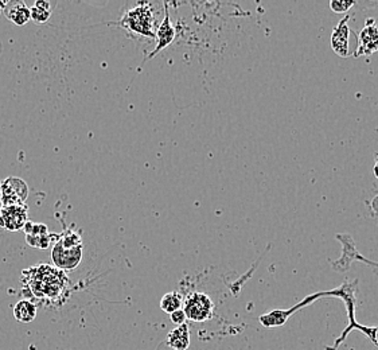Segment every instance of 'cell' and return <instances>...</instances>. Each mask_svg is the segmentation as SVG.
Returning a JSON list of instances; mask_svg holds the SVG:
<instances>
[{
  "instance_id": "6da1fadb",
  "label": "cell",
  "mask_w": 378,
  "mask_h": 350,
  "mask_svg": "<svg viewBox=\"0 0 378 350\" xmlns=\"http://www.w3.org/2000/svg\"><path fill=\"white\" fill-rule=\"evenodd\" d=\"M22 282L37 298L48 301L58 299L67 286V278L63 271L48 264L26 268L22 273Z\"/></svg>"
},
{
  "instance_id": "7a4b0ae2",
  "label": "cell",
  "mask_w": 378,
  "mask_h": 350,
  "mask_svg": "<svg viewBox=\"0 0 378 350\" xmlns=\"http://www.w3.org/2000/svg\"><path fill=\"white\" fill-rule=\"evenodd\" d=\"M82 239L79 233L72 229H66L51 249L54 267L63 272L76 270L82 260Z\"/></svg>"
},
{
  "instance_id": "3957f363",
  "label": "cell",
  "mask_w": 378,
  "mask_h": 350,
  "mask_svg": "<svg viewBox=\"0 0 378 350\" xmlns=\"http://www.w3.org/2000/svg\"><path fill=\"white\" fill-rule=\"evenodd\" d=\"M126 30L145 37H155L154 34V16L148 4H139L133 10H129L120 20Z\"/></svg>"
},
{
  "instance_id": "277c9868",
  "label": "cell",
  "mask_w": 378,
  "mask_h": 350,
  "mask_svg": "<svg viewBox=\"0 0 378 350\" xmlns=\"http://www.w3.org/2000/svg\"><path fill=\"white\" fill-rule=\"evenodd\" d=\"M182 310L191 322H206L213 318L214 302L209 295L195 291L183 299Z\"/></svg>"
},
{
  "instance_id": "5b68a950",
  "label": "cell",
  "mask_w": 378,
  "mask_h": 350,
  "mask_svg": "<svg viewBox=\"0 0 378 350\" xmlns=\"http://www.w3.org/2000/svg\"><path fill=\"white\" fill-rule=\"evenodd\" d=\"M29 197L27 183L16 176H8L0 182L1 207H13L25 204Z\"/></svg>"
},
{
  "instance_id": "8992f818",
  "label": "cell",
  "mask_w": 378,
  "mask_h": 350,
  "mask_svg": "<svg viewBox=\"0 0 378 350\" xmlns=\"http://www.w3.org/2000/svg\"><path fill=\"white\" fill-rule=\"evenodd\" d=\"M29 221V207L26 204L1 207L0 209V228L16 232L25 228Z\"/></svg>"
},
{
  "instance_id": "52a82bcc",
  "label": "cell",
  "mask_w": 378,
  "mask_h": 350,
  "mask_svg": "<svg viewBox=\"0 0 378 350\" xmlns=\"http://www.w3.org/2000/svg\"><path fill=\"white\" fill-rule=\"evenodd\" d=\"M376 51H378V26L373 19H369L358 35V46L354 56H372Z\"/></svg>"
},
{
  "instance_id": "ba28073f",
  "label": "cell",
  "mask_w": 378,
  "mask_h": 350,
  "mask_svg": "<svg viewBox=\"0 0 378 350\" xmlns=\"http://www.w3.org/2000/svg\"><path fill=\"white\" fill-rule=\"evenodd\" d=\"M348 20H350V16H345L331 34V48L339 57H345V58L351 54V48H350L351 30L347 25Z\"/></svg>"
},
{
  "instance_id": "9c48e42d",
  "label": "cell",
  "mask_w": 378,
  "mask_h": 350,
  "mask_svg": "<svg viewBox=\"0 0 378 350\" xmlns=\"http://www.w3.org/2000/svg\"><path fill=\"white\" fill-rule=\"evenodd\" d=\"M26 233V241L32 248H39V249H46L50 245V232L48 226L45 223H32L27 221L25 228Z\"/></svg>"
},
{
  "instance_id": "30bf717a",
  "label": "cell",
  "mask_w": 378,
  "mask_h": 350,
  "mask_svg": "<svg viewBox=\"0 0 378 350\" xmlns=\"http://www.w3.org/2000/svg\"><path fill=\"white\" fill-rule=\"evenodd\" d=\"M157 37V46L151 51V54L148 56L147 60L155 57L160 50H163L167 46H170L173 44L174 38H175V29L170 22V14L169 10H166V15L162 22V25L159 26L158 32L155 34Z\"/></svg>"
},
{
  "instance_id": "8fae6325",
  "label": "cell",
  "mask_w": 378,
  "mask_h": 350,
  "mask_svg": "<svg viewBox=\"0 0 378 350\" xmlns=\"http://www.w3.org/2000/svg\"><path fill=\"white\" fill-rule=\"evenodd\" d=\"M3 11L16 26H25L30 19V8L23 1H8Z\"/></svg>"
},
{
  "instance_id": "7c38bea8",
  "label": "cell",
  "mask_w": 378,
  "mask_h": 350,
  "mask_svg": "<svg viewBox=\"0 0 378 350\" xmlns=\"http://www.w3.org/2000/svg\"><path fill=\"white\" fill-rule=\"evenodd\" d=\"M167 345L173 350H188L190 346L189 326L185 323L182 326H176L167 335Z\"/></svg>"
},
{
  "instance_id": "4fadbf2b",
  "label": "cell",
  "mask_w": 378,
  "mask_h": 350,
  "mask_svg": "<svg viewBox=\"0 0 378 350\" xmlns=\"http://www.w3.org/2000/svg\"><path fill=\"white\" fill-rule=\"evenodd\" d=\"M14 317L20 323H30L37 317V306L30 299H22L14 306Z\"/></svg>"
},
{
  "instance_id": "5bb4252c",
  "label": "cell",
  "mask_w": 378,
  "mask_h": 350,
  "mask_svg": "<svg viewBox=\"0 0 378 350\" xmlns=\"http://www.w3.org/2000/svg\"><path fill=\"white\" fill-rule=\"evenodd\" d=\"M160 309L166 313V314H173L176 310H181L182 306H183V297L176 292V291H171V292H167L162 301H160Z\"/></svg>"
},
{
  "instance_id": "9a60e30c",
  "label": "cell",
  "mask_w": 378,
  "mask_h": 350,
  "mask_svg": "<svg viewBox=\"0 0 378 350\" xmlns=\"http://www.w3.org/2000/svg\"><path fill=\"white\" fill-rule=\"evenodd\" d=\"M50 16H51V11H48V10H44V8H39L35 6H32L30 8V19H32L34 23H37V25L46 23Z\"/></svg>"
},
{
  "instance_id": "2e32d148",
  "label": "cell",
  "mask_w": 378,
  "mask_h": 350,
  "mask_svg": "<svg viewBox=\"0 0 378 350\" xmlns=\"http://www.w3.org/2000/svg\"><path fill=\"white\" fill-rule=\"evenodd\" d=\"M354 4L353 0H331L330 8L335 14H345Z\"/></svg>"
},
{
  "instance_id": "e0dca14e",
  "label": "cell",
  "mask_w": 378,
  "mask_h": 350,
  "mask_svg": "<svg viewBox=\"0 0 378 350\" xmlns=\"http://www.w3.org/2000/svg\"><path fill=\"white\" fill-rule=\"evenodd\" d=\"M170 318H171V322H173L174 325H176V326H182V325H185L186 323V314L183 313V310L181 309V310H176L175 313H173V314H170Z\"/></svg>"
},
{
  "instance_id": "ac0fdd59",
  "label": "cell",
  "mask_w": 378,
  "mask_h": 350,
  "mask_svg": "<svg viewBox=\"0 0 378 350\" xmlns=\"http://www.w3.org/2000/svg\"><path fill=\"white\" fill-rule=\"evenodd\" d=\"M35 7H39V8H44V10H48V11H51V7H50V3L48 1H45V0H38V1H35V4H34Z\"/></svg>"
},
{
  "instance_id": "d6986e66",
  "label": "cell",
  "mask_w": 378,
  "mask_h": 350,
  "mask_svg": "<svg viewBox=\"0 0 378 350\" xmlns=\"http://www.w3.org/2000/svg\"><path fill=\"white\" fill-rule=\"evenodd\" d=\"M374 175L378 179V154H376V166H374Z\"/></svg>"
},
{
  "instance_id": "ffe728a7",
  "label": "cell",
  "mask_w": 378,
  "mask_h": 350,
  "mask_svg": "<svg viewBox=\"0 0 378 350\" xmlns=\"http://www.w3.org/2000/svg\"><path fill=\"white\" fill-rule=\"evenodd\" d=\"M373 205H374V207L377 209L378 212V197H376V198H374V201H373Z\"/></svg>"
},
{
  "instance_id": "44dd1931",
  "label": "cell",
  "mask_w": 378,
  "mask_h": 350,
  "mask_svg": "<svg viewBox=\"0 0 378 350\" xmlns=\"http://www.w3.org/2000/svg\"><path fill=\"white\" fill-rule=\"evenodd\" d=\"M0 14H1V10H0Z\"/></svg>"
}]
</instances>
